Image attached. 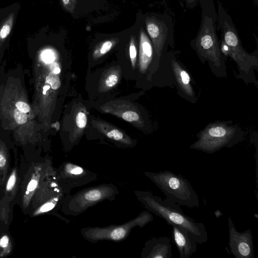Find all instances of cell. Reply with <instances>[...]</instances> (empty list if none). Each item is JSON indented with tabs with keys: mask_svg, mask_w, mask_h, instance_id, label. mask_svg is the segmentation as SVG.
Here are the masks:
<instances>
[{
	"mask_svg": "<svg viewBox=\"0 0 258 258\" xmlns=\"http://www.w3.org/2000/svg\"><path fill=\"white\" fill-rule=\"evenodd\" d=\"M130 55L133 66H135L137 57V49L135 45V39L133 36L131 37L130 43Z\"/></svg>",
	"mask_w": 258,
	"mask_h": 258,
	"instance_id": "cell-23",
	"label": "cell"
},
{
	"mask_svg": "<svg viewBox=\"0 0 258 258\" xmlns=\"http://www.w3.org/2000/svg\"><path fill=\"white\" fill-rule=\"evenodd\" d=\"M12 251V244L10 237L7 234H3L0 237V257L10 255Z\"/></svg>",
	"mask_w": 258,
	"mask_h": 258,
	"instance_id": "cell-20",
	"label": "cell"
},
{
	"mask_svg": "<svg viewBox=\"0 0 258 258\" xmlns=\"http://www.w3.org/2000/svg\"><path fill=\"white\" fill-rule=\"evenodd\" d=\"M121 117L123 119L128 122L137 121L139 119V114L135 111H125L122 114Z\"/></svg>",
	"mask_w": 258,
	"mask_h": 258,
	"instance_id": "cell-24",
	"label": "cell"
},
{
	"mask_svg": "<svg viewBox=\"0 0 258 258\" xmlns=\"http://www.w3.org/2000/svg\"><path fill=\"white\" fill-rule=\"evenodd\" d=\"M143 174L175 204L191 208L199 207L198 194L189 181L182 175L168 170L144 171Z\"/></svg>",
	"mask_w": 258,
	"mask_h": 258,
	"instance_id": "cell-4",
	"label": "cell"
},
{
	"mask_svg": "<svg viewBox=\"0 0 258 258\" xmlns=\"http://www.w3.org/2000/svg\"><path fill=\"white\" fill-rule=\"evenodd\" d=\"M229 242L230 252L236 258H253L254 244L250 229L242 232L235 227L230 217L228 218Z\"/></svg>",
	"mask_w": 258,
	"mask_h": 258,
	"instance_id": "cell-10",
	"label": "cell"
},
{
	"mask_svg": "<svg viewBox=\"0 0 258 258\" xmlns=\"http://www.w3.org/2000/svg\"><path fill=\"white\" fill-rule=\"evenodd\" d=\"M154 53L150 39L146 32L141 29L140 33L139 64L140 69L144 73L150 64Z\"/></svg>",
	"mask_w": 258,
	"mask_h": 258,
	"instance_id": "cell-15",
	"label": "cell"
},
{
	"mask_svg": "<svg viewBox=\"0 0 258 258\" xmlns=\"http://www.w3.org/2000/svg\"><path fill=\"white\" fill-rule=\"evenodd\" d=\"M58 67V64L56 63H53L50 67L52 72L55 74H58L60 72V69Z\"/></svg>",
	"mask_w": 258,
	"mask_h": 258,
	"instance_id": "cell-32",
	"label": "cell"
},
{
	"mask_svg": "<svg viewBox=\"0 0 258 258\" xmlns=\"http://www.w3.org/2000/svg\"><path fill=\"white\" fill-rule=\"evenodd\" d=\"M134 194L145 208L165 220L168 225L186 230L198 243L208 241V233L204 224L197 222L185 215L178 205L167 198L163 200L150 191L137 190Z\"/></svg>",
	"mask_w": 258,
	"mask_h": 258,
	"instance_id": "cell-2",
	"label": "cell"
},
{
	"mask_svg": "<svg viewBox=\"0 0 258 258\" xmlns=\"http://www.w3.org/2000/svg\"><path fill=\"white\" fill-rule=\"evenodd\" d=\"M51 127H54V128H56V130L57 131H58V130H59V122H55V123L52 124L51 125Z\"/></svg>",
	"mask_w": 258,
	"mask_h": 258,
	"instance_id": "cell-33",
	"label": "cell"
},
{
	"mask_svg": "<svg viewBox=\"0 0 258 258\" xmlns=\"http://www.w3.org/2000/svg\"><path fill=\"white\" fill-rule=\"evenodd\" d=\"M46 81L49 84L53 90H57L60 86V81L57 74L50 72L46 78Z\"/></svg>",
	"mask_w": 258,
	"mask_h": 258,
	"instance_id": "cell-22",
	"label": "cell"
},
{
	"mask_svg": "<svg viewBox=\"0 0 258 258\" xmlns=\"http://www.w3.org/2000/svg\"><path fill=\"white\" fill-rule=\"evenodd\" d=\"M217 15V26L221 34L219 43L221 52L234 61L241 75L249 76L253 70H257V54H249L243 49L231 17L220 2L218 3Z\"/></svg>",
	"mask_w": 258,
	"mask_h": 258,
	"instance_id": "cell-3",
	"label": "cell"
},
{
	"mask_svg": "<svg viewBox=\"0 0 258 258\" xmlns=\"http://www.w3.org/2000/svg\"><path fill=\"white\" fill-rule=\"evenodd\" d=\"M171 64L174 76L180 89L189 97H194L195 94L190 85V78L188 73L175 59L172 60Z\"/></svg>",
	"mask_w": 258,
	"mask_h": 258,
	"instance_id": "cell-16",
	"label": "cell"
},
{
	"mask_svg": "<svg viewBox=\"0 0 258 258\" xmlns=\"http://www.w3.org/2000/svg\"><path fill=\"white\" fill-rule=\"evenodd\" d=\"M172 256L170 239L154 237L146 241L140 253L141 258H170Z\"/></svg>",
	"mask_w": 258,
	"mask_h": 258,
	"instance_id": "cell-12",
	"label": "cell"
},
{
	"mask_svg": "<svg viewBox=\"0 0 258 258\" xmlns=\"http://www.w3.org/2000/svg\"><path fill=\"white\" fill-rule=\"evenodd\" d=\"M76 121L78 127L80 128H84L87 121L85 114L83 112H79L76 116Z\"/></svg>",
	"mask_w": 258,
	"mask_h": 258,
	"instance_id": "cell-27",
	"label": "cell"
},
{
	"mask_svg": "<svg viewBox=\"0 0 258 258\" xmlns=\"http://www.w3.org/2000/svg\"><path fill=\"white\" fill-rule=\"evenodd\" d=\"M14 21V14H10L0 24V40L5 39L11 32Z\"/></svg>",
	"mask_w": 258,
	"mask_h": 258,
	"instance_id": "cell-19",
	"label": "cell"
},
{
	"mask_svg": "<svg viewBox=\"0 0 258 258\" xmlns=\"http://www.w3.org/2000/svg\"><path fill=\"white\" fill-rule=\"evenodd\" d=\"M14 118L18 124H24L26 122L27 120V114L18 109H16L14 111Z\"/></svg>",
	"mask_w": 258,
	"mask_h": 258,
	"instance_id": "cell-25",
	"label": "cell"
},
{
	"mask_svg": "<svg viewBox=\"0 0 258 258\" xmlns=\"http://www.w3.org/2000/svg\"><path fill=\"white\" fill-rule=\"evenodd\" d=\"M42 57L46 63L52 62L54 60L52 54L49 51L45 52L42 55Z\"/></svg>",
	"mask_w": 258,
	"mask_h": 258,
	"instance_id": "cell-30",
	"label": "cell"
},
{
	"mask_svg": "<svg viewBox=\"0 0 258 258\" xmlns=\"http://www.w3.org/2000/svg\"><path fill=\"white\" fill-rule=\"evenodd\" d=\"M114 41L107 40L103 42L99 47L97 48L94 52V56H100L108 52L112 48Z\"/></svg>",
	"mask_w": 258,
	"mask_h": 258,
	"instance_id": "cell-21",
	"label": "cell"
},
{
	"mask_svg": "<svg viewBox=\"0 0 258 258\" xmlns=\"http://www.w3.org/2000/svg\"><path fill=\"white\" fill-rule=\"evenodd\" d=\"M147 32L150 38L155 56L160 59L174 41L173 23L167 14L147 16L145 19Z\"/></svg>",
	"mask_w": 258,
	"mask_h": 258,
	"instance_id": "cell-8",
	"label": "cell"
},
{
	"mask_svg": "<svg viewBox=\"0 0 258 258\" xmlns=\"http://www.w3.org/2000/svg\"><path fill=\"white\" fill-rule=\"evenodd\" d=\"M66 196L62 191L57 193L51 198L42 203L34 209L32 213L33 216H36L44 214L52 213L59 218L65 222L69 223L70 220L64 218L57 213V211L61 208L62 201Z\"/></svg>",
	"mask_w": 258,
	"mask_h": 258,
	"instance_id": "cell-14",
	"label": "cell"
},
{
	"mask_svg": "<svg viewBox=\"0 0 258 258\" xmlns=\"http://www.w3.org/2000/svg\"><path fill=\"white\" fill-rule=\"evenodd\" d=\"M57 184L66 195L75 188L92 182L98 178L97 174L82 166L66 161L55 169Z\"/></svg>",
	"mask_w": 258,
	"mask_h": 258,
	"instance_id": "cell-9",
	"label": "cell"
},
{
	"mask_svg": "<svg viewBox=\"0 0 258 258\" xmlns=\"http://www.w3.org/2000/svg\"><path fill=\"white\" fill-rule=\"evenodd\" d=\"M63 8L68 12L73 13L74 12L77 3V0H60Z\"/></svg>",
	"mask_w": 258,
	"mask_h": 258,
	"instance_id": "cell-26",
	"label": "cell"
},
{
	"mask_svg": "<svg viewBox=\"0 0 258 258\" xmlns=\"http://www.w3.org/2000/svg\"><path fill=\"white\" fill-rule=\"evenodd\" d=\"M101 131L108 138L115 141L126 146H132L133 142L119 130L113 127L108 124H103V126H99Z\"/></svg>",
	"mask_w": 258,
	"mask_h": 258,
	"instance_id": "cell-17",
	"label": "cell"
},
{
	"mask_svg": "<svg viewBox=\"0 0 258 258\" xmlns=\"http://www.w3.org/2000/svg\"><path fill=\"white\" fill-rule=\"evenodd\" d=\"M49 88H50L49 86H45L43 87V94H44V95L46 94V91L49 89Z\"/></svg>",
	"mask_w": 258,
	"mask_h": 258,
	"instance_id": "cell-34",
	"label": "cell"
},
{
	"mask_svg": "<svg viewBox=\"0 0 258 258\" xmlns=\"http://www.w3.org/2000/svg\"><path fill=\"white\" fill-rule=\"evenodd\" d=\"M198 139L190 145L191 149L213 154L241 141L243 134L237 126L217 121L209 123L197 136Z\"/></svg>",
	"mask_w": 258,
	"mask_h": 258,
	"instance_id": "cell-6",
	"label": "cell"
},
{
	"mask_svg": "<svg viewBox=\"0 0 258 258\" xmlns=\"http://www.w3.org/2000/svg\"><path fill=\"white\" fill-rule=\"evenodd\" d=\"M55 172L50 161L37 163L33 167L26 186L23 191L22 204L24 209L30 205L39 184L47 175Z\"/></svg>",
	"mask_w": 258,
	"mask_h": 258,
	"instance_id": "cell-11",
	"label": "cell"
},
{
	"mask_svg": "<svg viewBox=\"0 0 258 258\" xmlns=\"http://www.w3.org/2000/svg\"><path fill=\"white\" fill-rule=\"evenodd\" d=\"M185 3L186 6L192 9L195 7L197 4H199L200 0H183Z\"/></svg>",
	"mask_w": 258,
	"mask_h": 258,
	"instance_id": "cell-31",
	"label": "cell"
},
{
	"mask_svg": "<svg viewBox=\"0 0 258 258\" xmlns=\"http://www.w3.org/2000/svg\"><path fill=\"white\" fill-rule=\"evenodd\" d=\"M202 18L199 30L190 45L203 62L207 61L216 74L225 72V56L220 50L216 32L217 11L214 0H200Z\"/></svg>",
	"mask_w": 258,
	"mask_h": 258,
	"instance_id": "cell-1",
	"label": "cell"
},
{
	"mask_svg": "<svg viewBox=\"0 0 258 258\" xmlns=\"http://www.w3.org/2000/svg\"><path fill=\"white\" fill-rule=\"evenodd\" d=\"M17 109L25 113L28 112L30 111V107L26 103L22 101H18L16 104Z\"/></svg>",
	"mask_w": 258,
	"mask_h": 258,
	"instance_id": "cell-29",
	"label": "cell"
},
{
	"mask_svg": "<svg viewBox=\"0 0 258 258\" xmlns=\"http://www.w3.org/2000/svg\"><path fill=\"white\" fill-rule=\"evenodd\" d=\"M119 193L118 188L111 183L88 187L66 195L60 210L65 215L77 216L100 203L114 201Z\"/></svg>",
	"mask_w": 258,
	"mask_h": 258,
	"instance_id": "cell-5",
	"label": "cell"
},
{
	"mask_svg": "<svg viewBox=\"0 0 258 258\" xmlns=\"http://www.w3.org/2000/svg\"><path fill=\"white\" fill-rule=\"evenodd\" d=\"M5 184V196L11 201L14 199L18 190V175L16 167L13 168Z\"/></svg>",
	"mask_w": 258,
	"mask_h": 258,
	"instance_id": "cell-18",
	"label": "cell"
},
{
	"mask_svg": "<svg viewBox=\"0 0 258 258\" xmlns=\"http://www.w3.org/2000/svg\"><path fill=\"white\" fill-rule=\"evenodd\" d=\"M153 220V216L150 212L144 211L123 224L84 227L80 231L84 238L91 243L104 240L119 242L128 237L133 228L136 227L143 228Z\"/></svg>",
	"mask_w": 258,
	"mask_h": 258,
	"instance_id": "cell-7",
	"label": "cell"
},
{
	"mask_svg": "<svg viewBox=\"0 0 258 258\" xmlns=\"http://www.w3.org/2000/svg\"><path fill=\"white\" fill-rule=\"evenodd\" d=\"M172 238L180 258H189L197 249V242L184 229L172 225Z\"/></svg>",
	"mask_w": 258,
	"mask_h": 258,
	"instance_id": "cell-13",
	"label": "cell"
},
{
	"mask_svg": "<svg viewBox=\"0 0 258 258\" xmlns=\"http://www.w3.org/2000/svg\"><path fill=\"white\" fill-rule=\"evenodd\" d=\"M118 77L116 75L112 74L109 76L105 81V84L108 87H113L118 82Z\"/></svg>",
	"mask_w": 258,
	"mask_h": 258,
	"instance_id": "cell-28",
	"label": "cell"
}]
</instances>
